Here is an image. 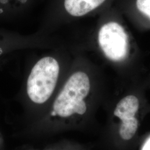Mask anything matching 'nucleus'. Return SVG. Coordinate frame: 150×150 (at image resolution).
Returning <instances> with one entry per match:
<instances>
[{
    "mask_svg": "<svg viewBox=\"0 0 150 150\" xmlns=\"http://www.w3.org/2000/svg\"><path fill=\"white\" fill-rule=\"evenodd\" d=\"M138 128V120L135 117L123 120L120 125L119 134L122 139H131L136 134Z\"/></svg>",
    "mask_w": 150,
    "mask_h": 150,
    "instance_id": "nucleus-6",
    "label": "nucleus"
},
{
    "mask_svg": "<svg viewBox=\"0 0 150 150\" xmlns=\"http://www.w3.org/2000/svg\"><path fill=\"white\" fill-rule=\"evenodd\" d=\"M139 108V101L134 95H129L120 100L114 111V115L121 121L135 117Z\"/></svg>",
    "mask_w": 150,
    "mask_h": 150,
    "instance_id": "nucleus-5",
    "label": "nucleus"
},
{
    "mask_svg": "<svg viewBox=\"0 0 150 150\" xmlns=\"http://www.w3.org/2000/svg\"><path fill=\"white\" fill-rule=\"evenodd\" d=\"M143 150H150V138L145 144V147Z\"/></svg>",
    "mask_w": 150,
    "mask_h": 150,
    "instance_id": "nucleus-8",
    "label": "nucleus"
},
{
    "mask_svg": "<svg viewBox=\"0 0 150 150\" xmlns=\"http://www.w3.org/2000/svg\"><path fill=\"white\" fill-rule=\"evenodd\" d=\"M98 43L108 59L113 61L125 59L129 51L128 36L122 26L115 22L103 25L98 35Z\"/></svg>",
    "mask_w": 150,
    "mask_h": 150,
    "instance_id": "nucleus-3",
    "label": "nucleus"
},
{
    "mask_svg": "<svg viewBox=\"0 0 150 150\" xmlns=\"http://www.w3.org/2000/svg\"><path fill=\"white\" fill-rule=\"evenodd\" d=\"M106 0H64L66 11L75 17L84 16L101 5Z\"/></svg>",
    "mask_w": 150,
    "mask_h": 150,
    "instance_id": "nucleus-4",
    "label": "nucleus"
},
{
    "mask_svg": "<svg viewBox=\"0 0 150 150\" xmlns=\"http://www.w3.org/2000/svg\"><path fill=\"white\" fill-rule=\"evenodd\" d=\"M136 6L141 13L150 19V0H136Z\"/></svg>",
    "mask_w": 150,
    "mask_h": 150,
    "instance_id": "nucleus-7",
    "label": "nucleus"
},
{
    "mask_svg": "<svg viewBox=\"0 0 150 150\" xmlns=\"http://www.w3.org/2000/svg\"><path fill=\"white\" fill-rule=\"evenodd\" d=\"M90 81L85 72H76L70 76L56 98L51 116L60 119H70L75 115L85 113V98L90 91Z\"/></svg>",
    "mask_w": 150,
    "mask_h": 150,
    "instance_id": "nucleus-1",
    "label": "nucleus"
},
{
    "mask_svg": "<svg viewBox=\"0 0 150 150\" xmlns=\"http://www.w3.org/2000/svg\"><path fill=\"white\" fill-rule=\"evenodd\" d=\"M59 73V64L54 57L40 59L27 79V93L30 100L38 105L47 101L55 89Z\"/></svg>",
    "mask_w": 150,
    "mask_h": 150,
    "instance_id": "nucleus-2",
    "label": "nucleus"
}]
</instances>
